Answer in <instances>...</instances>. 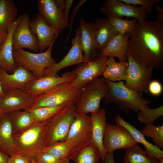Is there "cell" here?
I'll list each match as a JSON object with an SVG mask.
<instances>
[{
    "mask_svg": "<svg viewBox=\"0 0 163 163\" xmlns=\"http://www.w3.org/2000/svg\"><path fill=\"white\" fill-rule=\"evenodd\" d=\"M127 51L140 65L163 69V22L137 20L128 39Z\"/></svg>",
    "mask_w": 163,
    "mask_h": 163,
    "instance_id": "cell-1",
    "label": "cell"
},
{
    "mask_svg": "<svg viewBox=\"0 0 163 163\" xmlns=\"http://www.w3.org/2000/svg\"><path fill=\"white\" fill-rule=\"evenodd\" d=\"M106 80L109 89L104 98L106 103H113L125 112H128L129 110L137 112L150 103V101L145 99L141 93L129 88L123 82Z\"/></svg>",
    "mask_w": 163,
    "mask_h": 163,
    "instance_id": "cell-2",
    "label": "cell"
},
{
    "mask_svg": "<svg viewBox=\"0 0 163 163\" xmlns=\"http://www.w3.org/2000/svg\"><path fill=\"white\" fill-rule=\"evenodd\" d=\"M46 124L34 123L22 132L14 135L16 154L24 155L31 160L42 152L45 146Z\"/></svg>",
    "mask_w": 163,
    "mask_h": 163,
    "instance_id": "cell-3",
    "label": "cell"
},
{
    "mask_svg": "<svg viewBox=\"0 0 163 163\" xmlns=\"http://www.w3.org/2000/svg\"><path fill=\"white\" fill-rule=\"evenodd\" d=\"M61 31L55 35L50 45L43 52L34 53L23 49L14 51L13 56L17 65L28 70L36 78L43 76L45 69L56 63L52 56V51L55 41Z\"/></svg>",
    "mask_w": 163,
    "mask_h": 163,
    "instance_id": "cell-4",
    "label": "cell"
},
{
    "mask_svg": "<svg viewBox=\"0 0 163 163\" xmlns=\"http://www.w3.org/2000/svg\"><path fill=\"white\" fill-rule=\"evenodd\" d=\"M106 79L97 78L82 89L75 104L76 113L87 114L97 112L100 110V104L109 91Z\"/></svg>",
    "mask_w": 163,
    "mask_h": 163,
    "instance_id": "cell-5",
    "label": "cell"
},
{
    "mask_svg": "<svg viewBox=\"0 0 163 163\" xmlns=\"http://www.w3.org/2000/svg\"><path fill=\"white\" fill-rule=\"evenodd\" d=\"M76 113L75 104L69 103L46 123L45 146L65 140Z\"/></svg>",
    "mask_w": 163,
    "mask_h": 163,
    "instance_id": "cell-6",
    "label": "cell"
},
{
    "mask_svg": "<svg viewBox=\"0 0 163 163\" xmlns=\"http://www.w3.org/2000/svg\"><path fill=\"white\" fill-rule=\"evenodd\" d=\"M71 82L62 84L33 97L32 104L29 109L42 107H54L69 103H72L75 105L81 89L74 87Z\"/></svg>",
    "mask_w": 163,
    "mask_h": 163,
    "instance_id": "cell-7",
    "label": "cell"
},
{
    "mask_svg": "<svg viewBox=\"0 0 163 163\" xmlns=\"http://www.w3.org/2000/svg\"><path fill=\"white\" fill-rule=\"evenodd\" d=\"M126 57L128 68L125 85L137 92L147 93V87L151 81L153 68L144 67L139 64L128 51Z\"/></svg>",
    "mask_w": 163,
    "mask_h": 163,
    "instance_id": "cell-8",
    "label": "cell"
},
{
    "mask_svg": "<svg viewBox=\"0 0 163 163\" xmlns=\"http://www.w3.org/2000/svg\"><path fill=\"white\" fill-rule=\"evenodd\" d=\"M108 57L100 55L89 62L78 65L73 71L75 78L71 82L74 87L82 89L91 81L102 74L107 67Z\"/></svg>",
    "mask_w": 163,
    "mask_h": 163,
    "instance_id": "cell-9",
    "label": "cell"
},
{
    "mask_svg": "<svg viewBox=\"0 0 163 163\" xmlns=\"http://www.w3.org/2000/svg\"><path fill=\"white\" fill-rule=\"evenodd\" d=\"M137 144L129 132L124 127L107 123L103 139L106 152H113L119 149L130 147Z\"/></svg>",
    "mask_w": 163,
    "mask_h": 163,
    "instance_id": "cell-10",
    "label": "cell"
},
{
    "mask_svg": "<svg viewBox=\"0 0 163 163\" xmlns=\"http://www.w3.org/2000/svg\"><path fill=\"white\" fill-rule=\"evenodd\" d=\"M101 12L107 17L121 18L132 17L140 22L146 20L148 14L144 8L127 4L120 0H106L100 8Z\"/></svg>",
    "mask_w": 163,
    "mask_h": 163,
    "instance_id": "cell-11",
    "label": "cell"
},
{
    "mask_svg": "<svg viewBox=\"0 0 163 163\" xmlns=\"http://www.w3.org/2000/svg\"><path fill=\"white\" fill-rule=\"evenodd\" d=\"M75 78L73 71L65 73L61 76L44 75L30 81L24 90L34 97L62 84L72 82Z\"/></svg>",
    "mask_w": 163,
    "mask_h": 163,
    "instance_id": "cell-12",
    "label": "cell"
},
{
    "mask_svg": "<svg viewBox=\"0 0 163 163\" xmlns=\"http://www.w3.org/2000/svg\"><path fill=\"white\" fill-rule=\"evenodd\" d=\"M92 133L91 117L86 114L76 113L65 140L71 141L78 148L90 142Z\"/></svg>",
    "mask_w": 163,
    "mask_h": 163,
    "instance_id": "cell-13",
    "label": "cell"
},
{
    "mask_svg": "<svg viewBox=\"0 0 163 163\" xmlns=\"http://www.w3.org/2000/svg\"><path fill=\"white\" fill-rule=\"evenodd\" d=\"M29 15H21L20 21L14 31L12 37L13 51L23 48L29 49L35 52L39 50L37 36L31 32L29 27Z\"/></svg>",
    "mask_w": 163,
    "mask_h": 163,
    "instance_id": "cell-14",
    "label": "cell"
},
{
    "mask_svg": "<svg viewBox=\"0 0 163 163\" xmlns=\"http://www.w3.org/2000/svg\"><path fill=\"white\" fill-rule=\"evenodd\" d=\"M72 40L71 49L66 56L59 62L45 69L44 75L56 76L61 69L69 66L88 62L82 50L80 42V30L78 27Z\"/></svg>",
    "mask_w": 163,
    "mask_h": 163,
    "instance_id": "cell-15",
    "label": "cell"
},
{
    "mask_svg": "<svg viewBox=\"0 0 163 163\" xmlns=\"http://www.w3.org/2000/svg\"><path fill=\"white\" fill-rule=\"evenodd\" d=\"M33 100L32 96L23 90H12L0 98V108L5 114L27 110L30 107Z\"/></svg>",
    "mask_w": 163,
    "mask_h": 163,
    "instance_id": "cell-16",
    "label": "cell"
},
{
    "mask_svg": "<svg viewBox=\"0 0 163 163\" xmlns=\"http://www.w3.org/2000/svg\"><path fill=\"white\" fill-rule=\"evenodd\" d=\"M36 78L25 68L18 66L12 73L0 67V82L5 93L16 89L24 90L27 84Z\"/></svg>",
    "mask_w": 163,
    "mask_h": 163,
    "instance_id": "cell-17",
    "label": "cell"
},
{
    "mask_svg": "<svg viewBox=\"0 0 163 163\" xmlns=\"http://www.w3.org/2000/svg\"><path fill=\"white\" fill-rule=\"evenodd\" d=\"M29 27L32 33L37 37L39 50L41 52L48 49L55 35L61 31L49 25L39 13L30 20Z\"/></svg>",
    "mask_w": 163,
    "mask_h": 163,
    "instance_id": "cell-18",
    "label": "cell"
},
{
    "mask_svg": "<svg viewBox=\"0 0 163 163\" xmlns=\"http://www.w3.org/2000/svg\"><path fill=\"white\" fill-rule=\"evenodd\" d=\"M91 22L80 19V42L82 50L88 62L101 55V51L96 40Z\"/></svg>",
    "mask_w": 163,
    "mask_h": 163,
    "instance_id": "cell-19",
    "label": "cell"
},
{
    "mask_svg": "<svg viewBox=\"0 0 163 163\" xmlns=\"http://www.w3.org/2000/svg\"><path fill=\"white\" fill-rule=\"evenodd\" d=\"M37 7L39 13L50 26L61 30L66 27L63 11L54 0H39Z\"/></svg>",
    "mask_w": 163,
    "mask_h": 163,
    "instance_id": "cell-20",
    "label": "cell"
},
{
    "mask_svg": "<svg viewBox=\"0 0 163 163\" xmlns=\"http://www.w3.org/2000/svg\"><path fill=\"white\" fill-rule=\"evenodd\" d=\"M21 17V15L9 25L7 38L0 50V67L10 73H13L18 67L13 56L12 37Z\"/></svg>",
    "mask_w": 163,
    "mask_h": 163,
    "instance_id": "cell-21",
    "label": "cell"
},
{
    "mask_svg": "<svg viewBox=\"0 0 163 163\" xmlns=\"http://www.w3.org/2000/svg\"><path fill=\"white\" fill-rule=\"evenodd\" d=\"M91 114L92 133L90 142L98 149L102 161L107 154L103 144L104 133L107 123L106 111L104 108H102L98 112Z\"/></svg>",
    "mask_w": 163,
    "mask_h": 163,
    "instance_id": "cell-22",
    "label": "cell"
},
{
    "mask_svg": "<svg viewBox=\"0 0 163 163\" xmlns=\"http://www.w3.org/2000/svg\"><path fill=\"white\" fill-rule=\"evenodd\" d=\"M116 125L124 127L129 132L137 143H140L145 149L146 154L149 156L158 159L160 162L163 161V152L155 145L148 141L145 136L133 125L126 121L119 115L115 119Z\"/></svg>",
    "mask_w": 163,
    "mask_h": 163,
    "instance_id": "cell-23",
    "label": "cell"
},
{
    "mask_svg": "<svg viewBox=\"0 0 163 163\" xmlns=\"http://www.w3.org/2000/svg\"><path fill=\"white\" fill-rule=\"evenodd\" d=\"M0 150L9 157L16 154L13 130L8 114L0 118Z\"/></svg>",
    "mask_w": 163,
    "mask_h": 163,
    "instance_id": "cell-24",
    "label": "cell"
},
{
    "mask_svg": "<svg viewBox=\"0 0 163 163\" xmlns=\"http://www.w3.org/2000/svg\"><path fill=\"white\" fill-rule=\"evenodd\" d=\"M129 36V33H118L108 43L101 55L108 58L117 57L120 62H127L126 53Z\"/></svg>",
    "mask_w": 163,
    "mask_h": 163,
    "instance_id": "cell-25",
    "label": "cell"
},
{
    "mask_svg": "<svg viewBox=\"0 0 163 163\" xmlns=\"http://www.w3.org/2000/svg\"><path fill=\"white\" fill-rule=\"evenodd\" d=\"M95 38L101 51L119 33L110 23L108 18H96L93 23Z\"/></svg>",
    "mask_w": 163,
    "mask_h": 163,
    "instance_id": "cell-26",
    "label": "cell"
},
{
    "mask_svg": "<svg viewBox=\"0 0 163 163\" xmlns=\"http://www.w3.org/2000/svg\"><path fill=\"white\" fill-rule=\"evenodd\" d=\"M128 68L127 62H117L114 58H108L107 67L102 75L104 78L113 82L126 80Z\"/></svg>",
    "mask_w": 163,
    "mask_h": 163,
    "instance_id": "cell-27",
    "label": "cell"
},
{
    "mask_svg": "<svg viewBox=\"0 0 163 163\" xmlns=\"http://www.w3.org/2000/svg\"><path fill=\"white\" fill-rule=\"evenodd\" d=\"M82 146L76 147L71 141L65 140L45 146L42 152L49 153L60 159L70 161L74 154Z\"/></svg>",
    "mask_w": 163,
    "mask_h": 163,
    "instance_id": "cell-28",
    "label": "cell"
},
{
    "mask_svg": "<svg viewBox=\"0 0 163 163\" xmlns=\"http://www.w3.org/2000/svg\"><path fill=\"white\" fill-rule=\"evenodd\" d=\"M100 159L98 149L90 142L80 148L73 155L71 160L75 163H99Z\"/></svg>",
    "mask_w": 163,
    "mask_h": 163,
    "instance_id": "cell-29",
    "label": "cell"
},
{
    "mask_svg": "<svg viewBox=\"0 0 163 163\" xmlns=\"http://www.w3.org/2000/svg\"><path fill=\"white\" fill-rule=\"evenodd\" d=\"M18 9L12 0H0V30L7 33L9 25L16 20Z\"/></svg>",
    "mask_w": 163,
    "mask_h": 163,
    "instance_id": "cell-30",
    "label": "cell"
},
{
    "mask_svg": "<svg viewBox=\"0 0 163 163\" xmlns=\"http://www.w3.org/2000/svg\"><path fill=\"white\" fill-rule=\"evenodd\" d=\"M8 114L14 135L24 130L34 123L32 116L27 110H18Z\"/></svg>",
    "mask_w": 163,
    "mask_h": 163,
    "instance_id": "cell-31",
    "label": "cell"
},
{
    "mask_svg": "<svg viewBox=\"0 0 163 163\" xmlns=\"http://www.w3.org/2000/svg\"><path fill=\"white\" fill-rule=\"evenodd\" d=\"M125 150L123 163H161L157 158L147 155L137 144Z\"/></svg>",
    "mask_w": 163,
    "mask_h": 163,
    "instance_id": "cell-32",
    "label": "cell"
},
{
    "mask_svg": "<svg viewBox=\"0 0 163 163\" xmlns=\"http://www.w3.org/2000/svg\"><path fill=\"white\" fill-rule=\"evenodd\" d=\"M67 104L54 107H42L27 110L31 114L34 123L46 124Z\"/></svg>",
    "mask_w": 163,
    "mask_h": 163,
    "instance_id": "cell-33",
    "label": "cell"
},
{
    "mask_svg": "<svg viewBox=\"0 0 163 163\" xmlns=\"http://www.w3.org/2000/svg\"><path fill=\"white\" fill-rule=\"evenodd\" d=\"M137 113L138 120L145 125L153 124L157 119L163 116V106L152 108L149 106Z\"/></svg>",
    "mask_w": 163,
    "mask_h": 163,
    "instance_id": "cell-34",
    "label": "cell"
},
{
    "mask_svg": "<svg viewBox=\"0 0 163 163\" xmlns=\"http://www.w3.org/2000/svg\"><path fill=\"white\" fill-rule=\"evenodd\" d=\"M141 132L144 136L152 139L156 145L163 147V126H156L153 124L145 125Z\"/></svg>",
    "mask_w": 163,
    "mask_h": 163,
    "instance_id": "cell-35",
    "label": "cell"
},
{
    "mask_svg": "<svg viewBox=\"0 0 163 163\" xmlns=\"http://www.w3.org/2000/svg\"><path fill=\"white\" fill-rule=\"evenodd\" d=\"M107 17L110 23L120 34L131 33L135 28L137 21L135 18L129 20L110 16Z\"/></svg>",
    "mask_w": 163,
    "mask_h": 163,
    "instance_id": "cell-36",
    "label": "cell"
},
{
    "mask_svg": "<svg viewBox=\"0 0 163 163\" xmlns=\"http://www.w3.org/2000/svg\"><path fill=\"white\" fill-rule=\"evenodd\" d=\"M128 4L134 5H139L146 10L148 15H150L153 11L152 8L157 3L162 2V0H120Z\"/></svg>",
    "mask_w": 163,
    "mask_h": 163,
    "instance_id": "cell-37",
    "label": "cell"
},
{
    "mask_svg": "<svg viewBox=\"0 0 163 163\" xmlns=\"http://www.w3.org/2000/svg\"><path fill=\"white\" fill-rule=\"evenodd\" d=\"M38 163H69V160L59 159L52 154L42 152L34 159Z\"/></svg>",
    "mask_w": 163,
    "mask_h": 163,
    "instance_id": "cell-38",
    "label": "cell"
},
{
    "mask_svg": "<svg viewBox=\"0 0 163 163\" xmlns=\"http://www.w3.org/2000/svg\"><path fill=\"white\" fill-rule=\"evenodd\" d=\"M148 91L152 95L158 96L162 93L163 87L161 83L156 80L151 81L147 87Z\"/></svg>",
    "mask_w": 163,
    "mask_h": 163,
    "instance_id": "cell-39",
    "label": "cell"
},
{
    "mask_svg": "<svg viewBox=\"0 0 163 163\" xmlns=\"http://www.w3.org/2000/svg\"><path fill=\"white\" fill-rule=\"evenodd\" d=\"M88 0H80L76 5L73 9L72 12V14L69 19L70 23L69 24V31L66 40V44L68 42V40L72 30L73 22L74 20L75 16L80 8Z\"/></svg>",
    "mask_w": 163,
    "mask_h": 163,
    "instance_id": "cell-40",
    "label": "cell"
},
{
    "mask_svg": "<svg viewBox=\"0 0 163 163\" xmlns=\"http://www.w3.org/2000/svg\"><path fill=\"white\" fill-rule=\"evenodd\" d=\"M30 161L24 155L17 154L9 157L7 163H29Z\"/></svg>",
    "mask_w": 163,
    "mask_h": 163,
    "instance_id": "cell-41",
    "label": "cell"
},
{
    "mask_svg": "<svg viewBox=\"0 0 163 163\" xmlns=\"http://www.w3.org/2000/svg\"><path fill=\"white\" fill-rule=\"evenodd\" d=\"M73 1V0H65V5L63 11V13L66 27H68L69 26V14L71 7Z\"/></svg>",
    "mask_w": 163,
    "mask_h": 163,
    "instance_id": "cell-42",
    "label": "cell"
},
{
    "mask_svg": "<svg viewBox=\"0 0 163 163\" xmlns=\"http://www.w3.org/2000/svg\"><path fill=\"white\" fill-rule=\"evenodd\" d=\"M102 161V163H115L113 152L107 153L105 158Z\"/></svg>",
    "mask_w": 163,
    "mask_h": 163,
    "instance_id": "cell-43",
    "label": "cell"
},
{
    "mask_svg": "<svg viewBox=\"0 0 163 163\" xmlns=\"http://www.w3.org/2000/svg\"><path fill=\"white\" fill-rule=\"evenodd\" d=\"M156 8L159 12V14L157 16L156 20L163 22V9L158 5L156 4Z\"/></svg>",
    "mask_w": 163,
    "mask_h": 163,
    "instance_id": "cell-44",
    "label": "cell"
},
{
    "mask_svg": "<svg viewBox=\"0 0 163 163\" xmlns=\"http://www.w3.org/2000/svg\"><path fill=\"white\" fill-rule=\"evenodd\" d=\"M54 2L58 8L62 11L65 5L64 0H54Z\"/></svg>",
    "mask_w": 163,
    "mask_h": 163,
    "instance_id": "cell-45",
    "label": "cell"
},
{
    "mask_svg": "<svg viewBox=\"0 0 163 163\" xmlns=\"http://www.w3.org/2000/svg\"><path fill=\"white\" fill-rule=\"evenodd\" d=\"M9 156L0 150V163H7Z\"/></svg>",
    "mask_w": 163,
    "mask_h": 163,
    "instance_id": "cell-46",
    "label": "cell"
},
{
    "mask_svg": "<svg viewBox=\"0 0 163 163\" xmlns=\"http://www.w3.org/2000/svg\"><path fill=\"white\" fill-rule=\"evenodd\" d=\"M7 33L0 30V43L2 45L5 41L7 38Z\"/></svg>",
    "mask_w": 163,
    "mask_h": 163,
    "instance_id": "cell-47",
    "label": "cell"
},
{
    "mask_svg": "<svg viewBox=\"0 0 163 163\" xmlns=\"http://www.w3.org/2000/svg\"><path fill=\"white\" fill-rule=\"evenodd\" d=\"M5 93L3 91L0 82V98L2 97L5 94Z\"/></svg>",
    "mask_w": 163,
    "mask_h": 163,
    "instance_id": "cell-48",
    "label": "cell"
},
{
    "mask_svg": "<svg viewBox=\"0 0 163 163\" xmlns=\"http://www.w3.org/2000/svg\"><path fill=\"white\" fill-rule=\"evenodd\" d=\"M5 114L2 110L0 108V118Z\"/></svg>",
    "mask_w": 163,
    "mask_h": 163,
    "instance_id": "cell-49",
    "label": "cell"
},
{
    "mask_svg": "<svg viewBox=\"0 0 163 163\" xmlns=\"http://www.w3.org/2000/svg\"><path fill=\"white\" fill-rule=\"evenodd\" d=\"M29 163H38L34 160H31Z\"/></svg>",
    "mask_w": 163,
    "mask_h": 163,
    "instance_id": "cell-50",
    "label": "cell"
},
{
    "mask_svg": "<svg viewBox=\"0 0 163 163\" xmlns=\"http://www.w3.org/2000/svg\"><path fill=\"white\" fill-rule=\"evenodd\" d=\"M2 46V44H1V43H0V46Z\"/></svg>",
    "mask_w": 163,
    "mask_h": 163,
    "instance_id": "cell-51",
    "label": "cell"
},
{
    "mask_svg": "<svg viewBox=\"0 0 163 163\" xmlns=\"http://www.w3.org/2000/svg\"><path fill=\"white\" fill-rule=\"evenodd\" d=\"M1 46H0V49H1Z\"/></svg>",
    "mask_w": 163,
    "mask_h": 163,
    "instance_id": "cell-52",
    "label": "cell"
}]
</instances>
